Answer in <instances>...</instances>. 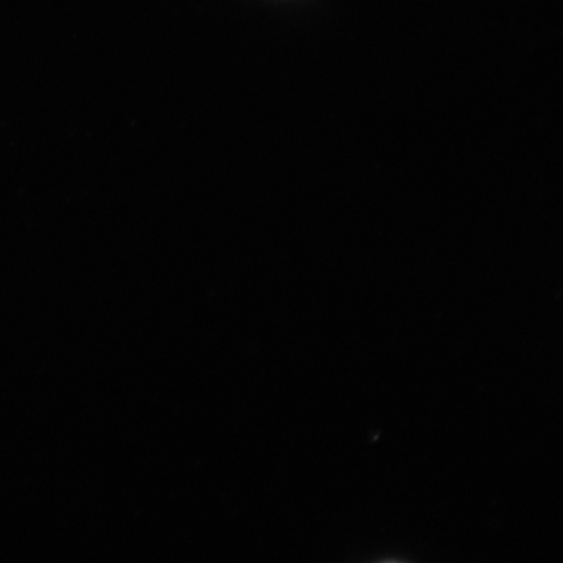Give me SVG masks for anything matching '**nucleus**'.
<instances>
[]
</instances>
